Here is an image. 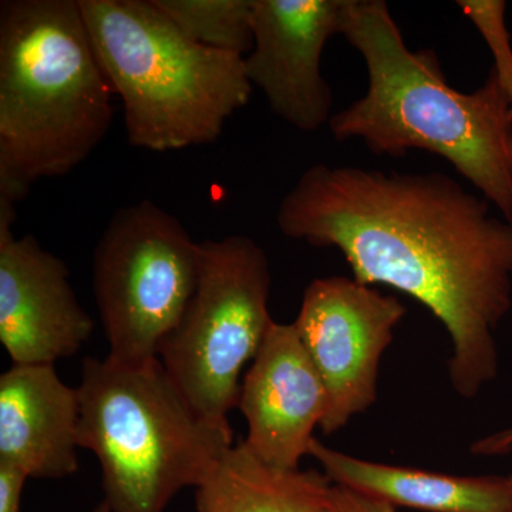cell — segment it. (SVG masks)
Here are the masks:
<instances>
[{
  "label": "cell",
  "mask_w": 512,
  "mask_h": 512,
  "mask_svg": "<svg viewBox=\"0 0 512 512\" xmlns=\"http://www.w3.org/2000/svg\"><path fill=\"white\" fill-rule=\"evenodd\" d=\"M285 237L336 248L360 284L412 296L447 329L448 376L474 399L498 375L495 332L512 305V222L443 173L315 164L282 198Z\"/></svg>",
  "instance_id": "obj_1"
},
{
  "label": "cell",
  "mask_w": 512,
  "mask_h": 512,
  "mask_svg": "<svg viewBox=\"0 0 512 512\" xmlns=\"http://www.w3.org/2000/svg\"><path fill=\"white\" fill-rule=\"evenodd\" d=\"M340 35L365 59L369 84L330 119L335 140L360 138L376 156L443 157L512 222V101L497 70L457 92L436 53L407 47L383 0H345Z\"/></svg>",
  "instance_id": "obj_2"
},
{
  "label": "cell",
  "mask_w": 512,
  "mask_h": 512,
  "mask_svg": "<svg viewBox=\"0 0 512 512\" xmlns=\"http://www.w3.org/2000/svg\"><path fill=\"white\" fill-rule=\"evenodd\" d=\"M113 96L80 0H3L0 200L82 164L109 133Z\"/></svg>",
  "instance_id": "obj_3"
},
{
  "label": "cell",
  "mask_w": 512,
  "mask_h": 512,
  "mask_svg": "<svg viewBox=\"0 0 512 512\" xmlns=\"http://www.w3.org/2000/svg\"><path fill=\"white\" fill-rule=\"evenodd\" d=\"M80 8L123 101L131 146L164 153L215 143L251 99L245 57L198 45L154 0H80Z\"/></svg>",
  "instance_id": "obj_4"
},
{
  "label": "cell",
  "mask_w": 512,
  "mask_h": 512,
  "mask_svg": "<svg viewBox=\"0 0 512 512\" xmlns=\"http://www.w3.org/2000/svg\"><path fill=\"white\" fill-rule=\"evenodd\" d=\"M77 389L79 446L100 461L111 512H164L234 446L231 426L195 412L160 359L127 365L87 357Z\"/></svg>",
  "instance_id": "obj_5"
},
{
  "label": "cell",
  "mask_w": 512,
  "mask_h": 512,
  "mask_svg": "<svg viewBox=\"0 0 512 512\" xmlns=\"http://www.w3.org/2000/svg\"><path fill=\"white\" fill-rule=\"evenodd\" d=\"M271 268L245 235L200 242L195 291L158 359L195 412L227 426L238 407L241 373L261 348L272 320Z\"/></svg>",
  "instance_id": "obj_6"
},
{
  "label": "cell",
  "mask_w": 512,
  "mask_h": 512,
  "mask_svg": "<svg viewBox=\"0 0 512 512\" xmlns=\"http://www.w3.org/2000/svg\"><path fill=\"white\" fill-rule=\"evenodd\" d=\"M200 244L153 201L120 208L101 235L93 286L110 359L144 365L180 322L195 291Z\"/></svg>",
  "instance_id": "obj_7"
},
{
  "label": "cell",
  "mask_w": 512,
  "mask_h": 512,
  "mask_svg": "<svg viewBox=\"0 0 512 512\" xmlns=\"http://www.w3.org/2000/svg\"><path fill=\"white\" fill-rule=\"evenodd\" d=\"M406 312L394 296L355 278H319L305 289L293 323L328 393L323 433L342 430L375 404L380 360Z\"/></svg>",
  "instance_id": "obj_8"
},
{
  "label": "cell",
  "mask_w": 512,
  "mask_h": 512,
  "mask_svg": "<svg viewBox=\"0 0 512 512\" xmlns=\"http://www.w3.org/2000/svg\"><path fill=\"white\" fill-rule=\"evenodd\" d=\"M16 205L0 200V342L13 365H55L90 339L69 268L33 235L15 237Z\"/></svg>",
  "instance_id": "obj_9"
},
{
  "label": "cell",
  "mask_w": 512,
  "mask_h": 512,
  "mask_svg": "<svg viewBox=\"0 0 512 512\" xmlns=\"http://www.w3.org/2000/svg\"><path fill=\"white\" fill-rule=\"evenodd\" d=\"M343 9L345 0H254L248 80L276 116L303 133L332 119V90L320 59L330 37L340 35Z\"/></svg>",
  "instance_id": "obj_10"
},
{
  "label": "cell",
  "mask_w": 512,
  "mask_h": 512,
  "mask_svg": "<svg viewBox=\"0 0 512 512\" xmlns=\"http://www.w3.org/2000/svg\"><path fill=\"white\" fill-rule=\"evenodd\" d=\"M244 440L268 466L298 470L329 410L328 393L295 323L272 322L242 380Z\"/></svg>",
  "instance_id": "obj_11"
},
{
  "label": "cell",
  "mask_w": 512,
  "mask_h": 512,
  "mask_svg": "<svg viewBox=\"0 0 512 512\" xmlns=\"http://www.w3.org/2000/svg\"><path fill=\"white\" fill-rule=\"evenodd\" d=\"M80 396L55 365H13L0 376V463L29 478L79 470Z\"/></svg>",
  "instance_id": "obj_12"
},
{
  "label": "cell",
  "mask_w": 512,
  "mask_h": 512,
  "mask_svg": "<svg viewBox=\"0 0 512 512\" xmlns=\"http://www.w3.org/2000/svg\"><path fill=\"white\" fill-rule=\"evenodd\" d=\"M309 456L332 484L352 488L393 507L424 512H507L510 478L448 476L387 466L348 456L313 440Z\"/></svg>",
  "instance_id": "obj_13"
},
{
  "label": "cell",
  "mask_w": 512,
  "mask_h": 512,
  "mask_svg": "<svg viewBox=\"0 0 512 512\" xmlns=\"http://www.w3.org/2000/svg\"><path fill=\"white\" fill-rule=\"evenodd\" d=\"M332 483L315 470L268 466L244 441L195 488L198 512H328Z\"/></svg>",
  "instance_id": "obj_14"
},
{
  "label": "cell",
  "mask_w": 512,
  "mask_h": 512,
  "mask_svg": "<svg viewBox=\"0 0 512 512\" xmlns=\"http://www.w3.org/2000/svg\"><path fill=\"white\" fill-rule=\"evenodd\" d=\"M185 36L218 52L247 57L254 46V0H154Z\"/></svg>",
  "instance_id": "obj_15"
},
{
  "label": "cell",
  "mask_w": 512,
  "mask_h": 512,
  "mask_svg": "<svg viewBox=\"0 0 512 512\" xmlns=\"http://www.w3.org/2000/svg\"><path fill=\"white\" fill-rule=\"evenodd\" d=\"M464 15L476 25L485 42L493 50L494 69L500 74L512 101V49L510 35L505 28V2L501 0H460Z\"/></svg>",
  "instance_id": "obj_16"
},
{
  "label": "cell",
  "mask_w": 512,
  "mask_h": 512,
  "mask_svg": "<svg viewBox=\"0 0 512 512\" xmlns=\"http://www.w3.org/2000/svg\"><path fill=\"white\" fill-rule=\"evenodd\" d=\"M389 503L376 500L343 485L332 484L328 512H396Z\"/></svg>",
  "instance_id": "obj_17"
},
{
  "label": "cell",
  "mask_w": 512,
  "mask_h": 512,
  "mask_svg": "<svg viewBox=\"0 0 512 512\" xmlns=\"http://www.w3.org/2000/svg\"><path fill=\"white\" fill-rule=\"evenodd\" d=\"M28 478L19 468L0 463V512H20L23 487Z\"/></svg>",
  "instance_id": "obj_18"
},
{
  "label": "cell",
  "mask_w": 512,
  "mask_h": 512,
  "mask_svg": "<svg viewBox=\"0 0 512 512\" xmlns=\"http://www.w3.org/2000/svg\"><path fill=\"white\" fill-rule=\"evenodd\" d=\"M474 456L497 457L512 453V427L477 440L470 448Z\"/></svg>",
  "instance_id": "obj_19"
},
{
  "label": "cell",
  "mask_w": 512,
  "mask_h": 512,
  "mask_svg": "<svg viewBox=\"0 0 512 512\" xmlns=\"http://www.w3.org/2000/svg\"><path fill=\"white\" fill-rule=\"evenodd\" d=\"M94 512H111V511H110V508L107 507L106 503H104V501H103V503H101L99 505V507H97L96 510H94Z\"/></svg>",
  "instance_id": "obj_20"
},
{
  "label": "cell",
  "mask_w": 512,
  "mask_h": 512,
  "mask_svg": "<svg viewBox=\"0 0 512 512\" xmlns=\"http://www.w3.org/2000/svg\"><path fill=\"white\" fill-rule=\"evenodd\" d=\"M510 478V503H508L507 512H512V476H508Z\"/></svg>",
  "instance_id": "obj_21"
}]
</instances>
